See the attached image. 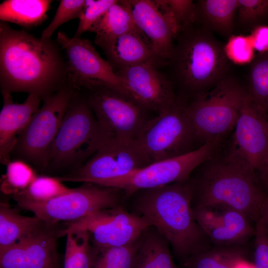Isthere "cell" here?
Wrapping results in <instances>:
<instances>
[{
	"instance_id": "obj_1",
	"label": "cell",
	"mask_w": 268,
	"mask_h": 268,
	"mask_svg": "<svg viewBox=\"0 0 268 268\" xmlns=\"http://www.w3.org/2000/svg\"><path fill=\"white\" fill-rule=\"evenodd\" d=\"M57 41L0 22L1 94L25 92L42 100L68 83L66 60Z\"/></svg>"
},
{
	"instance_id": "obj_2",
	"label": "cell",
	"mask_w": 268,
	"mask_h": 268,
	"mask_svg": "<svg viewBox=\"0 0 268 268\" xmlns=\"http://www.w3.org/2000/svg\"><path fill=\"white\" fill-rule=\"evenodd\" d=\"M189 180L138 191L130 199V211L145 219L167 240L179 263L212 245L192 207Z\"/></svg>"
},
{
	"instance_id": "obj_3",
	"label": "cell",
	"mask_w": 268,
	"mask_h": 268,
	"mask_svg": "<svg viewBox=\"0 0 268 268\" xmlns=\"http://www.w3.org/2000/svg\"><path fill=\"white\" fill-rule=\"evenodd\" d=\"M214 156L203 163L195 178L189 180L192 207L224 205L255 223L267 196L258 175L231 148L222 158Z\"/></svg>"
},
{
	"instance_id": "obj_4",
	"label": "cell",
	"mask_w": 268,
	"mask_h": 268,
	"mask_svg": "<svg viewBox=\"0 0 268 268\" xmlns=\"http://www.w3.org/2000/svg\"><path fill=\"white\" fill-rule=\"evenodd\" d=\"M167 61L172 78L194 97L228 74L230 61L213 33L194 24L179 32Z\"/></svg>"
},
{
	"instance_id": "obj_5",
	"label": "cell",
	"mask_w": 268,
	"mask_h": 268,
	"mask_svg": "<svg viewBox=\"0 0 268 268\" xmlns=\"http://www.w3.org/2000/svg\"><path fill=\"white\" fill-rule=\"evenodd\" d=\"M111 137L100 126L85 95L77 91L49 149L44 172L57 176L71 171Z\"/></svg>"
},
{
	"instance_id": "obj_6",
	"label": "cell",
	"mask_w": 268,
	"mask_h": 268,
	"mask_svg": "<svg viewBox=\"0 0 268 268\" xmlns=\"http://www.w3.org/2000/svg\"><path fill=\"white\" fill-rule=\"evenodd\" d=\"M248 93V89L228 74L210 90L194 97L188 111L201 145L221 141L234 128Z\"/></svg>"
},
{
	"instance_id": "obj_7",
	"label": "cell",
	"mask_w": 268,
	"mask_h": 268,
	"mask_svg": "<svg viewBox=\"0 0 268 268\" xmlns=\"http://www.w3.org/2000/svg\"><path fill=\"white\" fill-rule=\"evenodd\" d=\"M188 103L177 96L174 102L150 119L135 140L149 164L187 153L199 142L188 111Z\"/></svg>"
},
{
	"instance_id": "obj_8",
	"label": "cell",
	"mask_w": 268,
	"mask_h": 268,
	"mask_svg": "<svg viewBox=\"0 0 268 268\" xmlns=\"http://www.w3.org/2000/svg\"><path fill=\"white\" fill-rule=\"evenodd\" d=\"M77 91L69 82L43 100L42 106L18 135L11 155L44 172L49 149Z\"/></svg>"
},
{
	"instance_id": "obj_9",
	"label": "cell",
	"mask_w": 268,
	"mask_h": 268,
	"mask_svg": "<svg viewBox=\"0 0 268 268\" xmlns=\"http://www.w3.org/2000/svg\"><path fill=\"white\" fill-rule=\"evenodd\" d=\"M126 200L118 189L90 183H83L46 202L14 199L19 207L32 212L49 226L75 221L101 209L124 206Z\"/></svg>"
},
{
	"instance_id": "obj_10",
	"label": "cell",
	"mask_w": 268,
	"mask_h": 268,
	"mask_svg": "<svg viewBox=\"0 0 268 268\" xmlns=\"http://www.w3.org/2000/svg\"><path fill=\"white\" fill-rule=\"evenodd\" d=\"M220 142L205 143L187 153L153 162L103 186L122 191L128 199L140 190L188 181L196 168L214 156Z\"/></svg>"
},
{
	"instance_id": "obj_11",
	"label": "cell",
	"mask_w": 268,
	"mask_h": 268,
	"mask_svg": "<svg viewBox=\"0 0 268 268\" xmlns=\"http://www.w3.org/2000/svg\"><path fill=\"white\" fill-rule=\"evenodd\" d=\"M149 164L135 140L111 137L81 166L57 177L63 182L90 183L103 186Z\"/></svg>"
},
{
	"instance_id": "obj_12",
	"label": "cell",
	"mask_w": 268,
	"mask_h": 268,
	"mask_svg": "<svg viewBox=\"0 0 268 268\" xmlns=\"http://www.w3.org/2000/svg\"><path fill=\"white\" fill-rule=\"evenodd\" d=\"M56 41L66 54L69 82L76 90L104 87L130 98L122 80L90 41L63 31L58 32Z\"/></svg>"
},
{
	"instance_id": "obj_13",
	"label": "cell",
	"mask_w": 268,
	"mask_h": 268,
	"mask_svg": "<svg viewBox=\"0 0 268 268\" xmlns=\"http://www.w3.org/2000/svg\"><path fill=\"white\" fill-rule=\"evenodd\" d=\"M83 90L100 126L112 137L134 140L150 120L145 109L119 92L104 87Z\"/></svg>"
},
{
	"instance_id": "obj_14",
	"label": "cell",
	"mask_w": 268,
	"mask_h": 268,
	"mask_svg": "<svg viewBox=\"0 0 268 268\" xmlns=\"http://www.w3.org/2000/svg\"><path fill=\"white\" fill-rule=\"evenodd\" d=\"M66 226L85 229L94 247L111 248L135 241L151 225L144 218L119 206L95 211L78 220L66 223Z\"/></svg>"
},
{
	"instance_id": "obj_15",
	"label": "cell",
	"mask_w": 268,
	"mask_h": 268,
	"mask_svg": "<svg viewBox=\"0 0 268 268\" xmlns=\"http://www.w3.org/2000/svg\"><path fill=\"white\" fill-rule=\"evenodd\" d=\"M234 130L230 148L250 165L261 181L268 170V118L249 92Z\"/></svg>"
},
{
	"instance_id": "obj_16",
	"label": "cell",
	"mask_w": 268,
	"mask_h": 268,
	"mask_svg": "<svg viewBox=\"0 0 268 268\" xmlns=\"http://www.w3.org/2000/svg\"><path fill=\"white\" fill-rule=\"evenodd\" d=\"M115 72L122 80L130 98L146 110L159 114L177 97L172 82L153 64H138Z\"/></svg>"
},
{
	"instance_id": "obj_17",
	"label": "cell",
	"mask_w": 268,
	"mask_h": 268,
	"mask_svg": "<svg viewBox=\"0 0 268 268\" xmlns=\"http://www.w3.org/2000/svg\"><path fill=\"white\" fill-rule=\"evenodd\" d=\"M192 207L196 220L212 246L246 245L255 236L252 222L234 208L222 204Z\"/></svg>"
},
{
	"instance_id": "obj_18",
	"label": "cell",
	"mask_w": 268,
	"mask_h": 268,
	"mask_svg": "<svg viewBox=\"0 0 268 268\" xmlns=\"http://www.w3.org/2000/svg\"><path fill=\"white\" fill-rule=\"evenodd\" d=\"M60 224L46 226L0 252V268H57Z\"/></svg>"
},
{
	"instance_id": "obj_19",
	"label": "cell",
	"mask_w": 268,
	"mask_h": 268,
	"mask_svg": "<svg viewBox=\"0 0 268 268\" xmlns=\"http://www.w3.org/2000/svg\"><path fill=\"white\" fill-rule=\"evenodd\" d=\"M138 29L149 41L156 54L167 63L177 33L153 0H124Z\"/></svg>"
},
{
	"instance_id": "obj_20",
	"label": "cell",
	"mask_w": 268,
	"mask_h": 268,
	"mask_svg": "<svg viewBox=\"0 0 268 268\" xmlns=\"http://www.w3.org/2000/svg\"><path fill=\"white\" fill-rule=\"evenodd\" d=\"M3 105L0 112V161L6 165L19 134L39 109L42 99L30 94L22 103H14L11 94H1Z\"/></svg>"
},
{
	"instance_id": "obj_21",
	"label": "cell",
	"mask_w": 268,
	"mask_h": 268,
	"mask_svg": "<svg viewBox=\"0 0 268 268\" xmlns=\"http://www.w3.org/2000/svg\"><path fill=\"white\" fill-rule=\"evenodd\" d=\"M98 46L103 50L113 69L117 70L141 63H149L156 67L167 64L156 54L143 33H125Z\"/></svg>"
},
{
	"instance_id": "obj_22",
	"label": "cell",
	"mask_w": 268,
	"mask_h": 268,
	"mask_svg": "<svg viewBox=\"0 0 268 268\" xmlns=\"http://www.w3.org/2000/svg\"><path fill=\"white\" fill-rule=\"evenodd\" d=\"M195 3V24L224 37L233 35L238 0H200Z\"/></svg>"
},
{
	"instance_id": "obj_23",
	"label": "cell",
	"mask_w": 268,
	"mask_h": 268,
	"mask_svg": "<svg viewBox=\"0 0 268 268\" xmlns=\"http://www.w3.org/2000/svg\"><path fill=\"white\" fill-rule=\"evenodd\" d=\"M167 240L153 226L141 234L134 268H180L174 262Z\"/></svg>"
},
{
	"instance_id": "obj_24",
	"label": "cell",
	"mask_w": 268,
	"mask_h": 268,
	"mask_svg": "<svg viewBox=\"0 0 268 268\" xmlns=\"http://www.w3.org/2000/svg\"><path fill=\"white\" fill-rule=\"evenodd\" d=\"M47 225L35 216L20 214L6 202L0 203V252Z\"/></svg>"
},
{
	"instance_id": "obj_25",
	"label": "cell",
	"mask_w": 268,
	"mask_h": 268,
	"mask_svg": "<svg viewBox=\"0 0 268 268\" xmlns=\"http://www.w3.org/2000/svg\"><path fill=\"white\" fill-rule=\"evenodd\" d=\"M98 45L129 32L143 33L136 25L129 8L118 0L90 28Z\"/></svg>"
},
{
	"instance_id": "obj_26",
	"label": "cell",
	"mask_w": 268,
	"mask_h": 268,
	"mask_svg": "<svg viewBox=\"0 0 268 268\" xmlns=\"http://www.w3.org/2000/svg\"><path fill=\"white\" fill-rule=\"evenodd\" d=\"M246 245L217 246L196 253L179 263L180 268H235L247 259Z\"/></svg>"
},
{
	"instance_id": "obj_27",
	"label": "cell",
	"mask_w": 268,
	"mask_h": 268,
	"mask_svg": "<svg viewBox=\"0 0 268 268\" xmlns=\"http://www.w3.org/2000/svg\"><path fill=\"white\" fill-rule=\"evenodd\" d=\"M52 0H5L0 4V19L25 28L40 24L47 17Z\"/></svg>"
},
{
	"instance_id": "obj_28",
	"label": "cell",
	"mask_w": 268,
	"mask_h": 268,
	"mask_svg": "<svg viewBox=\"0 0 268 268\" xmlns=\"http://www.w3.org/2000/svg\"><path fill=\"white\" fill-rule=\"evenodd\" d=\"M66 244L64 268H92L93 246L88 232L76 227L64 231Z\"/></svg>"
},
{
	"instance_id": "obj_29",
	"label": "cell",
	"mask_w": 268,
	"mask_h": 268,
	"mask_svg": "<svg viewBox=\"0 0 268 268\" xmlns=\"http://www.w3.org/2000/svg\"><path fill=\"white\" fill-rule=\"evenodd\" d=\"M140 241V236L120 247L98 248L92 246V268H134Z\"/></svg>"
},
{
	"instance_id": "obj_30",
	"label": "cell",
	"mask_w": 268,
	"mask_h": 268,
	"mask_svg": "<svg viewBox=\"0 0 268 268\" xmlns=\"http://www.w3.org/2000/svg\"><path fill=\"white\" fill-rule=\"evenodd\" d=\"M5 173L0 181V190L13 197L25 190L38 175L30 164L19 159L11 160L6 165Z\"/></svg>"
},
{
	"instance_id": "obj_31",
	"label": "cell",
	"mask_w": 268,
	"mask_h": 268,
	"mask_svg": "<svg viewBox=\"0 0 268 268\" xmlns=\"http://www.w3.org/2000/svg\"><path fill=\"white\" fill-rule=\"evenodd\" d=\"M178 34L196 22V6L191 0H154Z\"/></svg>"
},
{
	"instance_id": "obj_32",
	"label": "cell",
	"mask_w": 268,
	"mask_h": 268,
	"mask_svg": "<svg viewBox=\"0 0 268 268\" xmlns=\"http://www.w3.org/2000/svg\"><path fill=\"white\" fill-rule=\"evenodd\" d=\"M71 188L65 185L57 176L37 175L25 190L12 197L36 202H46L61 196Z\"/></svg>"
},
{
	"instance_id": "obj_33",
	"label": "cell",
	"mask_w": 268,
	"mask_h": 268,
	"mask_svg": "<svg viewBox=\"0 0 268 268\" xmlns=\"http://www.w3.org/2000/svg\"><path fill=\"white\" fill-rule=\"evenodd\" d=\"M248 92L253 100L268 111V52L259 53L251 62Z\"/></svg>"
},
{
	"instance_id": "obj_34",
	"label": "cell",
	"mask_w": 268,
	"mask_h": 268,
	"mask_svg": "<svg viewBox=\"0 0 268 268\" xmlns=\"http://www.w3.org/2000/svg\"><path fill=\"white\" fill-rule=\"evenodd\" d=\"M236 24L247 31L266 25L268 22V0H238Z\"/></svg>"
},
{
	"instance_id": "obj_35",
	"label": "cell",
	"mask_w": 268,
	"mask_h": 268,
	"mask_svg": "<svg viewBox=\"0 0 268 268\" xmlns=\"http://www.w3.org/2000/svg\"><path fill=\"white\" fill-rule=\"evenodd\" d=\"M85 2L84 0H61L53 19L42 32L41 37L44 39H51L60 26L72 19L79 18Z\"/></svg>"
},
{
	"instance_id": "obj_36",
	"label": "cell",
	"mask_w": 268,
	"mask_h": 268,
	"mask_svg": "<svg viewBox=\"0 0 268 268\" xmlns=\"http://www.w3.org/2000/svg\"><path fill=\"white\" fill-rule=\"evenodd\" d=\"M117 0H86L79 17L74 37H80L106 12Z\"/></svg>"
},
{
	"instance_id": "obj_37",
	"label": "cell",
	"mask_w": 268,
	"mask_h": 268,
	"mask_svg": "<svg viewBox=\"0 0 268 268\" xmlns=\"http://www.w3.org/2000/svg\"><path fill=\"white\" fill-rule=\"evenodd\" d=\"M224 50L230 61L236 64L249 63L255 57L249 36L233 35L224 46Z\"/></svg>"
},
{
	"instance_id": "obj_38",
	"label": "cell",
	"mask_w": 268,
	"mask_h": 268,
	"mask_svg": "<svg viewBox=\"0 0 268 268\" xmlns=\"http://www.w3.org/2000/svg\"><path fill=\"white\" fill-rule=\"evenodd\" d=\"M255 228L253 263L255 268H268V233L259 217Z\"/></svg>"
},
{
	"instance_id": "obj_39",
	"label": "cell",
	"mask_w": 268,
	"mask_h": 268,
	"mask_svg": "<svg viewBox=\"0 0 268 268\" xmlns=\"http://www.w3.org/2000/svg\"><path fill=\"white\" fill-rule=\"evenodd\" d=\"M255 50L259 53L268 52V26L263 25L254 29L249 36Z\"/></svg>"
},
{
	"instance_id": "obj_40",
	"label": "cell",
	"mask_w": 268,
	"mask_h": 268,
	"mask_svg": "<svg viewBox=\"0 0 268 268\" xmlns=\"http://www.w3.org/2000/svg\"><path fill=\"white\" fill-rule=\"evenodd\" d=\"M259 218L262 220L264 226L268 233V194H267L262 203Z\"/></svg>"
},
{
	"instance_id": "obj_41",
	"label": "cell",
	"mask_w": 268,
	"mask_h": 268,
	"mask_svg": "<svg viewBox=\"0 0 268 268\" xmlns=\"http://www.w3.org/2000/svg\"><path fill=\"white\" fill-rule=\"evenodd\" d=\"M235 268H255V267L253 262L251 263L246 259L240 262Z\"/></svg>"
},
{
	"instance_id": "obj_42",
	"label": "cell",
	"mask_w": 268,
	"mask_h": 268,
	"mask_svg": "<svg viewBox=\"0 0 268 268\" xmlns=\"http://www.w3.org/2000/svg\"><path fill=\"white\" fill-rule=\"evenodd\" d=\"M261 182L265 191L267 194H268V170L266 175L261 179Z\"/></svg>"
},
{
	"instance_id": "obj_43",
	"label": "cell",
	"mask_w": 268,
	"mask_h": 268,
	"mask_svg": "<svg viewBox=\"0 0 268 268\" xmlns=\"http://www.w3.org/2000/svg\"><path fill=\"white\" fill-rule=\"evenodd\" d=\"M267 116H268V111L267 112Z\"/></svg>"
}]
</instances>
